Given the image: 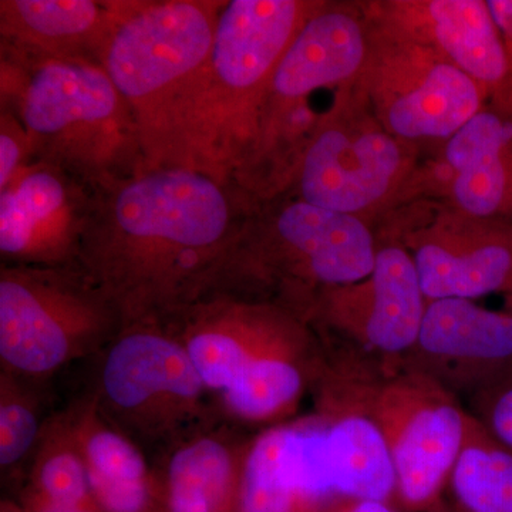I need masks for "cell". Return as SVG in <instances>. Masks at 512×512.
Returning <instances> with one entry per match:
<instances>
[{
  "label": "cell",
  "instance_id": "5b68a950",
  "mask_svg": "<svg viewBox=\"0 0 512 512\" xmlns=\"http://www.w3.org/2000/svg\"><path fill=\"white\" fill-rule=\"evenodd\" d=\"M210 390L163 322L133 323L103 350L94 399L134 441L170 443L210 426Z\"/></svg>",
  "mask_w": 512,
  "mask_h": 512
},
{
  "label": "cell",
  "instance_id": "ffe728a7",
  "mask_svg": "<svg viewBox=\"0 0 512 512\" xmlns=\"http://www.w3.org/2000/svg\"><path fill=\"white\" fill-rule=\"evenodd\" d=\"M480 107L476 80L453 63H439L389 104L386 123L403 138L451 137L480 113Z\"/></svg>",
  "mask_w": 512,
  "mask_h": 512
},
{
  "label": "cell",
  "instance_id": "4316f807",
  "mask_svg": "<svg viewBox=\"0 0 512 512\" xmlns=\"http://www.w3.org/2000/svg\"><path fill=\"white\" fill-rule=\"evenodd\" d=\"M32 158L28 133L19 117L2 107L0 110V190Z\"/></svg>",
  "mask_w": 512,
  "mask_h": 512
},
{
  "label": "cell",
  "instance_id": "ba28073f",
  "mask_svg": "<svg viewBox=\"0 0 512 512\" xmlns=\"http://www.w3.org/2000/svg\"><path fill=\"white\" fill-rule=\"evenodd\" d=\"M427 303L413 255L389 245L379 248L366 279L320 292L308 322L333 342L400 366L419 338Z\"/></svg>",
  "mask_w": 512,
  "mask_h": 512
},
{
  "label": "cell",
  "instance_id": "4dcf8cb0",
  "mask_svg": "<svg viewBox=\"0 0 512 512\" xmlns=\"http://www.w3.org/2000/svg\"><path fill=\"white\" fill-rule=\"evenodd\" d=\"M430 512H456L453 510V508L450 507V504L447 503L446 500L443 501L440 505H437L434 510H431Z\"/></svg>",
  "mask_w": 512,
  "mask_h": 512
},
{
  "label": "cell",
  "instance_id": "603a6c76",
  "mask_svg": "<svg viewBox=\"0 0 512 512\" xmlns=\"http://www.w3.org/2000/svg\"><path fill=\"white\" fill-rule=\"evenodd\" d=\"M446 501L456 512H512V454L474 417L448 480Z\"/></svg>",
  "mask_w": 512,
  "mask_h": 512
},
{
  "label": "cell",
  "instance_id": "8fae6325",
  "mask_svg": "<svg viewBox=\"0 0 512 512\" xmlns=\"http://www.w3.org/2000/svg\"><path fill=\"white\" fill-rule=\"evenodd\" d=\"M292 313L275 302L214 292L160 322L180 340L205 387L220 396Z\"/></svg>",
  "mask_w": 512,
  "mask_h": 512
},
{
  "label": "cell",
  "instance_id": "7402d4cb",
  "mask_svg": "<svg viewBox=\"0 0 512 512\" xmlns=\"http://www.w3.org/2000/svg\"><path fill=\"white\" fill-rule=\"evenodd\" d=\"M429 13L434 36L454 66L490 86L510 76V56L487 2L434 0Z\"/></svg>",
  "mask_w": 512,
  "mask_h": 512
},
{
  "label": "cell",
  "instance_id": "484cf974",
  "mask_svg": "<svg viewBox=\"0 0 512 512\" xmlns=\"http://www.w3.org/2000/svg\"><path fill=\"white\" fill-rule=\"evenodd\" d=\"M467 399L468 412L512 454V369L478 387Z\"/></svg>",
  "mask_w": 512,
  "mask_h": 512
},
{
  "label": "cell",
  "instance_id": "5bb4252c",
  "mask_svg": "<svg viewBox=\"0 0 512 512\" xmlns=\"http://www.w3.org/2000/svg\"><path fill=\"white\" fill-rule=\"evenodd\" d=\"M82 450L90 491L101 512H165L160 471L103 413L93 393L64 410Z\"/></svg>",
  "mask_w": 512,
  "mask_h": 512
},
{
  "label": "cell",
  "instance_id": "e0dca14e",
  "mask_svg": "<svg viewBox=\"0 0 512 512\" xmlns=\"http://www.w3.org/2000/svg\"><path fill=\"white\" fill-rule=\"evenodd\" d=\"M114 0H0V45L100 64Z\"/></svg>",
  "mask_w": 512,
  "mask_h": 512
},
{
  "label": "cell",
  "instance_id": "ac0fdd59",
  "mask_svg": "<svg viewBox=\"0 0 512 512\" xmlns=\"http://www.w3.org/2000/svg\"><path fill=\"white\" fill-rule=\"evenodd\" d=\"M456 171L454 197L467 214L490 218L512 211V120L480 111L446 147Z\"/></svg>",
  "mask_w": 512,
  "mask_h": 512
},
{
  "label": "cell",
  "instance_id": "6da1fadb",
  "mask_svg": "<svg viewBox=\"0 0 512 512\" xmlns=\"http://www.w3.org/2000/svg\"><path fill=\"white\" fill-rule=\"evenodd\" d=\"M247 204L237 185L143 168L97 187L77 266L124 326L160 322L214 289L249 221Z\"/></svg>",
  "mask_w": 512,
  "mask_h": 512
},
{
  "label": "cell",
  "instance_id": "cb8c5ba5",
  "mask_svg": "<svg viewBox=\"0 0 512 512\" xmlns=\"http://www.w3.org/2000/svg\"><path fill=\"white\" fill-rule=\"evenodd\" d=\"M26 487L57 503L96 505L86 461L64 410L47 420L43 427L30 460Z\"/></svg>",
  "mask_w": 512,
  "mask_h": 512
},
{
  "label": "cell",
  "instance_id": "1f68e13d",
  "mask_svg": "<svg viewBox=\"0 0 512 512\" xmlns=\"http://www.w3.org/2000/svg\"><path fill=\"white\" fill-rule=\"evenodd\" d=\"M508 296H510V301H511V303H510V309H512V292H511V293H510V295H508Z\"/></svg>",
  "mask_w": 512,
  "mask_h": 512
},
{
  "label": "cell",
  "instance_id": "d4e9b609",
  "mask_svg": "<svg viewBox=\"0 0 512 512\" xmlns=\"http://www.w3.org/2000/svg\"><path fill=\"white\" fill-rule=\"evenodd\" d=\"M32 380L0 370V468L3 476L32 460L46 421Z\"/></svg>",
  "mask_w": 512,
  "mask_h": 512
},
{
  "label": "cell",
  "instance_id": "8992f818",
  "mask_svg": "<svg viewBox=\"0 0 512 512\" xmlns=\"http://www.w3.org/2000/svg\"><path fill=\"white\" fill-rule=\"evenodd\" d=\"M369 412L392 458L397 510H434L446 500L473 416L456 394L403 365L380 367Z\"/></svg>",
  "mask_w": 512,
  "mask_h": 512
},
{
  "label": "cell",
  "instance_id": "52a82bcc",
  "mask_svg": "<svg viewBox=\"0 0 512 512\" xmlns=\"http://www.w3.org/2000/svg\"><path fill=\"white\" fill-rule=\"evenodd\" d=\"M224 0H114L100 66L143 116L210 56Z\"/></svg>",
  "mask_w": 512,
  "mask_h": 512
},
{
  "label": "cell",
  "instance_id": "d6986e66",
  "mask_svg": "<svg viewBox=\"0 0 512 512\" xmlns=\"http://www.w3.org/2000/svg\"><path fill=\"white\" fill-rule=\"evenodd\" d=\"M413 259L427 301L474 299L512 292V228L466 241H426Z\"/></svg>",
  "mask_w": 512,
  "mask_h": 512
},
{
  "label": "cell",
  "instance_id": "7a4b0ae2",
  "mask_svg": "<svg viewBox=\"0 0 512 512\" xmlns=\"http://www.w3.org/2000/svg\"><path fill=\"white\" fill-rule=\"evenodd\" d=\"M309 15L295 0L225 2L205 63L138 117L144 168L234 184L258 148L272 74Z\"/></svg>",
  "mask_w": 512,
  "mask_h": 512
},
{
  "label": "cell",
  "instance_id": "9a60e30c",
  "mask_svg": "<svg viewBox=\"0 0 512 512\" xmlns=\"http://www.w3.org/2000/svg\"><path fill=\"white\" fill-rule=\"evenodd\" d=\"M251 440L210 424L174 443L158 470L165 512H238Z\"/></svg>",
  "mask_w": 512,
  "mask_h": 512
},
{
  "label": "cell",
  "instance_id": "7c38bea8",
  "mask_svg": "<svg viewBox=\"0 0 512 512\" xmlns=\"http://www.w3.org/2000/svg\"><path fill=\"white\" fill-rule=\"evenodd\" d=\"M400 164L402 153L389 134L325 128L303 151L298 168L301 200L355 215L389 191Z\"/></svg>",
  "mask_w": 512,
  "mask_h": 512
},
{
  "label": "cell",
  "instance_id": "3957f363",
  "mask_svg": "<svg viewBox=\"0 0 512 512\" xmlns=\"http://www.w3.org/2000/svg\"><path fill=\"white\" fill-rule=\"evenodd\" d=\"M0 50L2 107L22 121L32 158L94 187L143 170L136 113L100 64Z\"/></svg>",
  "mask_w": 512,
  "mask_h": 512
},
{
  "label": "cell",
  "instance_id": "4fadbf2b",
  "mask_svg": "<svg viewBox=\"0 0 512 512\" xmlns=\"http://www.w3.org/2000/svg\"><path fill=\"white\" fill-rule=\"evenodd\" d=\"M311 323L292 313L247 369L218 396L222 413L244 424H284L312 392L325 362V346Z\"/></svg>",
  "mask_w": 512,
  "mask_h": 512
},
{
  "label": "cell",
  "instance_id": "44dd1931",
  "mask_svg": "<svg viewBox=\"0 0 512 512\" xmlns=\"http://www.w3.org/2000/svg\"><path fill=\"white\" fill-rule=\"evenodd\" d=\"M323 503L303 480L293 423L256 434L245 461L238 512H318Z\"/></svg>",
  "mask_w": 512,
  "mask_h": 512
},
{
  "label": "cell",
  "instance_id": "2e32d148",
  "mask_svg": "<svg viewBox=\"0 0 512 512\" xmlns=\"http://www.w3.org/2000/svg\"><path fill=\"white\" fill-rule=\"evenodd\" d=\"M363 59L365 36L352 16L343 12L312 13L272 74L265 110L272 104V110L281 117L292 104L320 87L348 80L360 69Z\"/></svg>",
  "mask_w": 512,
  "mask_h": 512
},
{
  "label": "cell",
  "instance_id": "f546056e",
  "mask_svg": "<svg viewBox=\"0 0 512 512\" xmlns=\"http://www.w3.org/2000/svg\"><path fill=\"white\" fill-rule=\"evenodd\" d=\"M0 512H26L20 501L10 500V498H2L0 501Z\"/></svg>",
  "mask_w": 512,
  "mask_h": 512
},
{
  "label": "cell",
  "instance_id": "f1b7e54d",
  "mask_svg": "<svg viewBox=\"0 0 512 512\" xmlns=\"http://www.w3.org/2000/svg\"><path fill=\"white\" fill-rule=\"evenodd\" d=\"M26 512H101L97 505L57 503L26 487L19 498Z\"/></svg>",
  "mask_w": 512,
  "mask_h": 512
},
{
  "label": "cell",
  "instance_id": "277c9868",
  "mask_svg": "<svg viewBox=\"0 0 512 512\" xmlns=\"http://www.w3.org/2000/svg\"><path fill=\"white\" fill-rule=\"evenodd\" d=\"M123 326L77 265L0 269V370L39 382L106 349Z\"/></svg>",
  "mask_w": 512,
  "mask_h": 512
},
{
  "label": "cell",
  "instance_id": "83f0119b",
  "mask_svg": "<svg viewBox=\"0 0 512 512\" xmlns=\"http://www.w3.org/2000/svg\"><path fill=\"white\" fill-rule=\"evenodd\" d=\"M318 512H399L384 501L359 497H335L322 504Z\"/></svg>",
  "mask_w": 512,
  "mask_h": 512
},
{
  "label": "cell",
  "instance_id": "30bf717a",
  "mask_svg": "<svg viewBox=\"0 0 512 512\" xmlns=\"http://www.w3.org/2000/svg\"><path fill=\"white\" fill-rule=\"evenodd\" d=\"M403 366L458 397L470 396L512 369V309L490 311L468 299L427 303L419 338Z\"/></svg>",
  "mask_w": 512,
  "mask_h": 512
},
{
  "label": "cell",
  "instance_id": "9c48e42d",
  "mask_svg": "<svg viewBox=\"0 0 512 512\" xmlns=\"http://www.w3.org/2000/svg\"><path fill=\"white\" fill-rule=\"evenodd\" d=\"M96 190L60 165L30 158L0 190L2 265H77Z\"/></svg>",
  "mask_w": 512,
  "mask_h": 512
}]
</instances>
